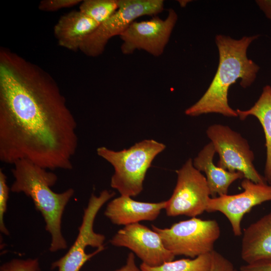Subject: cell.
Returning <instances> with one entry per match:
<instances>
[{
	"label": "cell",
	"instance_id": "1",
	"mask_svg": "<svg viewBox=\"0 0 271 271\" xmlns=\"http://www.w3.org/2000/svg\"><path fill=\"white\" fill-rule=\"evenodd\" d=\"M77 122L47 71L0 49V160H27L47 170H71Z\"/></svg>",
	"mask_w": 271,
	"mask_h": 271
},
{
	"label": "cell",
	"instance_id": "2",
	"mask_svg": "<svg viewBox=\"0 0 271 271\" xmlns=\"http://www.w3.org/2000/svg\"><path fill=\"white\" fill-rule=\"evenodd\" d=\"M259 36H245L236 40L227 36L216 35L215 43L219 53L217 71L203 96L186 109V115L196 116L215 113L227 117L238 116L236 111L228 104V90L238 79H241L240 85L244 88L255 80L260 67L247 58L246 52L250 44Z\"/></svg>",
	"mask_w": 271,
	"mask_h": 271
},
{
	"label": "cell",
	"instance_id": "3",
	"mask_svg": "<svg viewBox=\"0 0 271 271\" xmlns=\"http://www.w3.org/2000/svg\"><path fill=\"white\" fill-rule=\"evenodd\" d=\"M12 170L15 181L10 188L13 193H23L30 197L45 222L46 230L51 236L49 250L56 252L67 248L61 231L65 208L74 194L72 188L61 193L51 189L57 181L56 174L27 160H20Z\"/></svg>",
	"mask_w": 271,
	"mask_h": 271
},
{
	"label": "cell",
	"instance_id": "4",
	"mask_svg": "<svg viewBox=\"0 0 271 271\" xmlns=\"http://www.w3.org/2000/svg\"><path fill=\"white\" fill-rule=\"evenodd\" d=\"M166 146L153 139L137 143L127 149L114 151L105 147L97 149V155L114 168L110 186L121 196L134 197L143 190L148 170Z\"/></svg>",
	"mask_w": 271,
	"mask_h": 271
},
{
	"label": "cell",
	"instance_id": "5",
	"mask_svg": "<svg viewBox=\"0 0 271 271\" xmlns=\"http://www.w3.org/2000/svg\"><path fill=\"white\" fill-rule=\"evenodd\" d=\"M152 227L159 234L165 247L175 256L192 258L210 253L220 235L217 221L196 217L175 223L169 228Z\"/></svg>",
	"mask_w": 271,
	"mask_h": 271
},
{
	"label": "cell",
	"instance_id": "6",
	"mask_svg": "<svg viewBox=\"0 0 271 271\" xmlns=\"http://www.w3.org/2000/svg\"><path fill=\"white\" fill-rule=\"evenodd\" d=\"M114 194L105 190L98 196L91 195L75 242L64 256L52 263L51 269L79 271L88 260L104 249L105 236L94 231L93 224L99 210Z\"/></svg>",
	"mask_w": 271,
	"mask_h": 271
},
{
	"label": "cell",
	"instance_id": "7",
	"mask_svg": "<svg viewBox=\"0 0 271 271\" xmlns=\"http://www.w3.org/2000/svg\"><path fill=\"white\" fill-rule=\"evenodd\" d=\"M117 10L86 38L79 50L89 57H97L108 41L120 36L137 18L155 15L164 10L163 0H119Z\"/></svg>",
	"mask_w": 271,
	"mask_h": 271
},
{
	"label": "cell",
	"instance_id": "8",
	"mask_svg": "<svg viewBox=\"0 0 271 271\" xmlns=\"http://www.w3.org/2000/svg\"><path fill=\"white\" fill-rule=\"evenodd\" d=\"M206 134L219 159L217 166L231 172H240L244 178L256 183H266L253 165L254 154L247 140L227 125L213 124Z\"/></svg>",
	"mask_w": 271,
	"mask_h": 271
},
{
	"label": "cell",
	"instance_id": "9",
	"mask_svg": "<svg viewBox=\"0 0 271 271\" xmlns=\"http://www.w3.org/2000/svg\"><path fill=\"white\" fill-rule=\"evenodd\" d=\"M177 180L173 193L166 200L168 216L185 215L196 217L206 211L210 193L206 177L189 159L176 171Z\"/></svg>",
	"mask_w": 271,
	"mask_h": 271
},
{
	"label": "cell",
	"instance_id": "10",
	"mask_svg": "<svg viewBox=\"0 0 271 271\" xmlns=\"http://www.w3.org/2000/svg\"><path fill=\"white\" fill-rule=\"evenodd\" d=\"M177 19L176 12L170 9L165 20L155 17L148 21L133 22L119 36L122 41L121 52L129 55L136 50H143L154 56H161Z\"/></svg>",
	"mask_w": 271,
	"mask_h": 271
},
{
	"label": "cell",
	"instance_id": "11",
	"mask_svg": "<svg viewBox=\"0 0 271 271\" xmlns=\"http://www.w3.org/2000/svg\"><path fill=\"white\" fill-rule=\"evenodd\" d=\"M243 191L235 195H225L209 199L206 211H218L229 220L234 235H242L241 221L244 215L254 206L271 201V185L256 183L243 178L241 183Z\"/></svg>",
	"mask_w": 271,
	"mask_h": 271
},
{
	"label": "cell",
	"instance_id": "12",
	"mask_svg": "<svg viewBox=\"0 0 271 271\" xmlns=\"http://www.w3.org/2000/svg\"><path fill=\"white\" fill-rule=\"evenodd\" d=\"M115 246L131 250L150 266H157L173 260L175 255L164 246L159 234L139 223L124 226L110 240Z\"/></svg>",
	"mask_w": 271,
	"mask_h": 271
},
{
	"label": "cell",
	"instance_id": "13",
	"mask_svg": "<svg viewBox=\"0 0 271 271\" xmlns=\"http://www.w3.org/2000/svg\"><path fill=\"white\" fill-rule=\"evenodd\" d=\"M166 206V201L144 202L120 195L108 203L104 215L113 224L126 226L142 221L156 220Z\"/></svg>",
	"mask_w": 271,
	"mask_h": 271
},
{
	"label": "cell",
	"instance_id": "14",
	"mask_svg": "<svg viewBox=\"0 0 271 271\" xmlns=\"http://www.w3.org/2000/svg\"><path fill=\"white\" fill-rule=\"evenodd\" d=\"M241 257L248 264L271 262V211L245 229Z\"/></svg>",
	"mask_w": 271,
	"mask_h": 271
},
{
	"label": "cell",
	"instance_id": "15",
	"mask_svg": "<svg viewBox=\"0 0 271 271\" xmlns=\"http://www.w3.org/2000/svg\"><path fill=\"white\" fill-rule=\"evenodd\" d=\"M99 25L79 10L73 11L60 18L54 27V34L59 46L77 51Z\"/></svg>",
	"mask_w": 271,
	"mask_h": 271
},
{
	"label": "cell",
	"instance_id": "16",
	"mask_svg": "<svg viewBox=\"0 0 271 271\" xmlns=\"http://www.w3.org/2000/svg\"><path fill=\"white\" fill-rule=\"evenodd\" d=\"M215 153L214 146L210 142L203 148L193 161L194 167L205 173L212 198L227 195L233 182L244 178L243 174L240 172H231L216 166L213 162Z\"/></svg>",
	"mask_w": 271,
	"mask_h": 271
},
{
	"label": "cell",
	"instance_id": "17",
	"mask_svg": "<svg viewBox=\"0 0 271 271\" xmlns=\"http://www.w3.org/2000/svg\"><path fill=\"white\" fill-rule=\"evenodd\" d=\"M240 119L244 120L249 115L257 118L263 128L265 138L266 158L263 176L267 184L271 185V86H265L260 96L249 109L236 110Z\"/></svg>",
	"mask_w": 271,
	"mask_h": 271
},
{
	"label": "cell",
	"instance_id": "18",
	"mask_svg": "<svg viewBox=\"0 0 271 271\" xmlns=\"http://www.w3.org/2000/svg\"><path fill=\"white\" fill-rule=\"evenodd\" d=\"M211 262V253L194 258H183L166 262L157 266H150L143 263L142 271H208Z\"/></svg>",
	"mask_w": 271,
	"mask_h": 271
},
{
	"label": "cell",
	"instance_id": "19",
	"mask_svg": "<svg viewBox=\"0 0 271 271\" xmlns=\"http://www.w3.org/2000/svg\"><path fill=\"white\" fill-rule=\"evenodd\" d=\"M119 0H84L79 11L99 25L110 17L118 9Z\"/></svg>",
	"mask_w": 271,
	"mask_h": 271
},
{
	"label": "cell",
	"instance_id": "20",
	"mask_svg": "<svg viewBox=\"0 0 271 271\" xmlns=\"http://www.w3.org/2000/svg\"><path fill=\"white\" fill-rule=\"evenodd\" d=\"M0 271H41L38 258L13 259L3 264Z\"/></svg>",
	"mask_w": 271,
	"mask_h": 271
},
{
	"label": "cell",
	"instance_id": "21",
	"mask_svg": "<svg viewBox=\"0 0 271 271\" xmlns=\"http://www.w3.org/2000/svg\"><path fill=\"white\" fill-rule=\"evenodd\" d=\"M10 189L7 184V178L3 170H0V230L8 235L9 231L4 223V215L7 209V202Z\"/></svg>",
	"mask_w": 271,
	"mask_h": 271
},
{
	"label": "cell",
	"instance_id": "22",
	"mask_svg": "<svg viewBox=\"0 0 271 271\" xmlns=\"http://www.w3.org/2000/svg\"><path fill=\"white\" fill-rule=\"evenodd\" d=\"M82 2L81 0H43L39 3L38 8L44 12H55L74 7Z\"/></svg>",
	"mask_w": 271,
	"mask_h": 271
},
{
	"label": "cell",
	"instance_id": "23",
	"mask_svg": "<svg viewBox=\"0 0 271 271\" xmlns=\"http://www.w3.org/2000/svg\"><path fill=\"white\" fill-rule=\"evenodd\" d=\"M211 262L208 271H237L233 263L219 252H211Z\"/></svg>",
	"mask_w": 271,
	"mask_h": 271
},
{
	"label": "cell",
	"instance_id": "24",
	"mask_svg": "<svg viewBox=\"0 0 271 271\" xmlns=\"http://www.w3.org/2000/svg\"><path fill=\"white\" fill-rule=\"evenodd\" d=\"M240 271H271V262L246 263L240 267Z\"/></svg>",
	"mask_w": 271,
	"mask_h": 271
},
{
	"label": "cell",
	"instance_id": "25",
	"mask_svg": "<svg viewBox=\"0 0 271 271\" xmlns=\"http://www.w3.org/2000/svg\"><path fill=\"white\" fill-rule=\"evenodd\" d=\"M114 271H142L136 262L134 254L130 252L127 257L125 264Z\"/></svg>",
	"mask_w": 271,
	"mask_h": 271
},
{
	"label": "cell",
	"instance_id": "26",
	"mask_svg": "<svg viewBox=\"0 0 271 271\" xmlns=\"http://www.w3.org/2000/svg\"><path fill=\"white\" fill-rule=\"evenodd\" d=\"M255 2L266 17L271 21V0H257Z\"/></svg>",
	"mask_w": 271,
	"mask_h": 271
},
{
	"label": "cell",
	"instance_id": "27",
	"mask_svg": "<svg viewBox=\"0 0 271 271\" xmlns=\"http://www.w3.org/2000/svg\"><path fill=\"white\" fill-rule=\"evenodd\" d=\"M181 7H185L188 3V1H179Z\"/></svg>",
	"mask_w": 271,
	"mask_h": 271
}]
</instances>
